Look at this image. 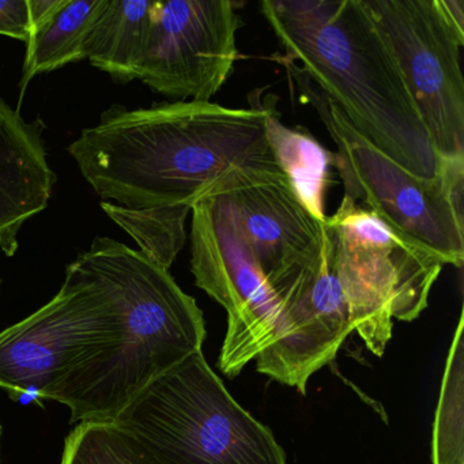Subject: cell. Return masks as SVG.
I'll return each mask as SVG.
<instances>
[{"mask_svg":"<svg viewBox=\"0 0 464 464\" xmlns=\"http://www.w3.org/2000/svg\"><path fill=\"white\" fill-rule=\"evenodd\" d=\"M112 423L168 464H286L271 429L230 395L203 350L150 382Z\"/></svg>","mask_w":464,"mask_h":464,"instance_id":"obj_4","label":"cell"},{"mask_svg":"<svg viewBox=\"0 0 464 464\" xmlns=\"http://www.w3.org/2000/svg\"><path fill=\"white\" fill-rule=\"evenodd\" d=\"M74 263L104 290L107 328L53 401L69 407L72 423L112 422L150 382L202 352L205 317L169 270L113 238H94Z\"/></svg>","mask_w":464,"mask_h":464,"instance_id":"obj_3","label":"cell"},{"mask_svg":"<svg viewBox=\"0 0 464 464\" xmlns=\"http://www.w3.org/2000/svg\"><path fill=\"white\" fill-rule=\"evenodd\" d=\"M100 206L138 244L143 256L169 270L186 244V221L191 208H132L104 200Z\"/></svg>","mask_w":464,"mask_h":464,"instance_id":"obj_17","label":"cell"},{"mask_svg":"<svg viewBox=\"0 0 464 464\" xmlns=\"http://www.w3.org/2000/svg\"><path fill=\"white\" fill-rule=\"evenodd\" d=\"M64 4L66 0H28L31 36L34 31L42 28Z\"/></svg>","mask_w":464,"mask_h":464,"instance_id":"obj_21","label":"cell"},{"mask_svg":"<svg viewBox=\"0 0 464 464\" xmlns=\"http://www.w3.org/2000/svg\"><path fill=\"white\" fill-rule=\"evenodd\" d=\"M255 102L265 112L266 131L279 169L289 179L290 186L304 208L319 221L324 213L325 191L330 184V168L334 156L325 150L309 132L289 129L281 121L273 94L262 97L255 92Z\"/></svg>","mask_w":464,"mask_h":464,"instance_id":"obj_14","label":"cell"},{"mask_svg":"<svg viewBox=\"0 0 464 464\" xmlns=\"http://www.w3.org/2000/svg\"><path fill=\"white\" fill-rule=\"evenodd\" d=\"M44 123L26 121L0 97V251L13 257L26 222L48 208L58 176L48 162Z\"/></svg>","mask_w":464,"mask_h":464,"instance_id":"obj_13","label":"cell"},{"mask_svg":"<svg viewBox=\"0 0 464 464\" xmlns=\"http://www.w3.org/2000/svg\"><path fill=\"white\" fill-rule=\"evenodd\" d=\"M0 36L13 37L28 44L31 40L28 0H0Z\"/></svg>","mask_w":464,"mask_h":464,"instance_id":"obj_20","label":"cell"},{"mask_svg":"<svg viewBox=\"0 0 464 464\" xmlns=\"http://www.w3.org/2000/svg\"><path fill=\"white\" fill-rule=\"evenodd\" d=\"M298 91L316 108L336 145L334 165L344 197L376 214L407 240L439 255L445 265L464 262V159L440 161L431 179L412 175L361 137L338 107L292 62L278 58Z\"/></svg>","mask_w":464,"mask_h":464,"instance_id":"obj_5","label":"cell"},{"mask_svg":"<svg viewBox=\"0 0 464 464\" xmlns=\"http://www.w3.org/2000/svg\"><path fill=\"white\" fill-rule=\"evenodd\" d=\"M324 222L353 333L382 357L392 338V319L414 322L428 308L444 260L347 197Z\"/></svg>","mask_w":464,"mask_h":464,"instance_id":"obj_6","label":"cell"},{"mask_svg":"<svg viewBox=\"0 0 464 464\" xmlns=\"http://www.w3.org/2000/svg\"><path fill=\"white\" fill-rule=\"evenodd\" d=\"M214 102L112 105L69 146L104 202L132 208H187L244 169L276 168L265 112Z\"/></svg>","mask_w":464,"mask_h":464,"instance_id":"obj_1","label":"cell"},{"mask_svg":"<svg viewBox=\"0 0 464 464\" xmlns=\"http://www.w3.org/2000/svg\"><path fill=\"white\" fill-rule=\"evenodd\" d=\"M263 15L304 74L377 150L420 178L440 160L365 0H265Z\"/></svg>","mask_w":464,"mask_h":464,"instance_id":"obj_2","label":"cell"},{"mask_svg":"<svg viewBox=\"0 0 464 464\" xmlns=\"http://www.w3.org/2000/svg\"><path fill=\"white\" fill-rule=\"evenodd\" d=\"M108 0H66V4L32 34L26 44L21 97L37 75L83 61L89 32L107 7Z\"/></svg>","mask_w":464,"mask_h":464,"instance_id":"obj_16","label":"cell"},{"mask_svg":"<svg viewBox=\"0 0 464 464\" xmlns=\"http://www.w3.org/2000/svg\"><path fill=\"white\" fill-rule=\"evenodd\" d=\"M61 464H168L112 422H81L67 437Z\"/></svg>","mask_w":464,"mask_h":464,"instance_id":"obj_19","label":"cell"},{"mask_svg":"<svg viewBox=\"0 0 464 464\" xmlns=\"http://www.w3.org/2000/svg\"><path fill=\"white\" fill-rule=\"evenodd\" d=\"M439 4L453 28L464 36L463 0H439Z\"/></svg>","mask_w":464,"mask_h":464,"instance_id":"obj_22","label":"cell"},{"mask_svg":"<svg viewBox=\"0 0 464 464\" xmlns=\"http://www.w3.org/2000/svg\"><path fill=\"white\" fill-rule=\"evenodd\" d=\"M218 191L232 200L266 278L319 249L324 221L304 208L279 167L238 170Z\"/></svg>","mask_w":464,"mask_h":464,"instance_id":"obj_12","label":"cell"},{"mask_svg":"<svg viewBox=\"0 0 464 464\" xmlns=\"http://www.w3.org/2000/svg\"><path fill=\"white\" fill-rule=\"evenodd\" d=\"M108 301L96 279L70 263L58 295L0 333V388L53 401L104 339Z\"/></svg>","mask_w":464,"mask_h":464,"instance_id":"obj_9","label":"cell"},{"mask_svg":"<svg viewBox=\"0 0 464 464\" xmlns=\"http://www.w3.org/2000/svg\"><path fill=\"white\" fill-rule=\"evenodd\" d=\"M153 0H108L102 14L89 32L83 61L111 75L119 83L138 80L148 43Z\"/></svg>","mask_w":464,"mask_h":464,"instance_id":"obj_15","label":"cell"},{"mask_svg":"<svg viewBox=\"0 0 464 464\" xmlns=\"http://www.w3.org/2000/svg\"><path fill=\"white\" fill-rule=\"evenodd\" d=\"M267 282L281 301V323L276 343L255 358L256 371L305 395L312 374L335 360L353 333L325 222L319 249Z\"/></svg>","mask_w":464,"mask_h":464,"instance_id":"obj_11","label":"cell"},{"mask_svg":"<svg viewBox=\"0 0 464 464\" xmlns=\"http://www.w3.org/2000/svg\"><path fill=\"white\" fill-rule=\"evenodd\" d=\"M365 4L395 56L440 161L464 159V36L439 0Z\"/></svg>","mask_w":464,"mask_h":464,"instance_id":"obj_8","label":"cell"},{"mask_svg":"<svg viewBox=\"0 0 464 464\" xmlns=\"http://www.w3.org/2000/svg\"><path fill=\"white\" fill-rule=\"evenodd\" d=\"M243 24L232 0H153L138 80L175 102H210L235 70Z\"/></svg>","mask_w":464,"mask_h":464,"instance_id":"obj_10","label":"cell"},{"mask_svg":"<svg viewBox=\"0 0 464 464\" xmlns=\"http://www.w3.org/2000/svg\"><path fill=\"white\" fill-rule=\"evenodd\" d=\"M463 312L448 353L444 379L434 415L431 463L464 464L463 407L464 353Z\"/></svg>","mask_w":464,"mask_h":464,"instance_id":"obj_18","label":"cell"},{"mask_svg":"<svg viewBox=\"0 0 464 464\" xmlns=\"http://www.w3.org/2000/svg\"><path fill=\"white\" fill-rule=\"evenodd\" d=\"M195 284L227 312L218 368L238 376L278 339L282 306L241 229L232 200L218 191L192 206Z\"/></svg>","mask_w":464,"mask_h":464,"instance_id":"obj_7","label":"cell"}]
</instances>
